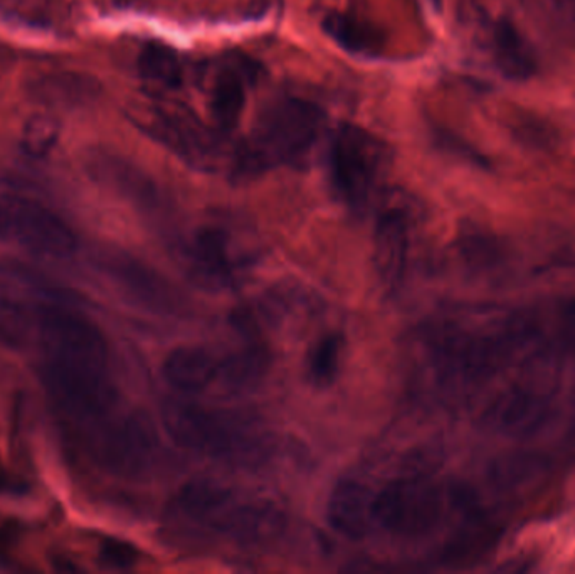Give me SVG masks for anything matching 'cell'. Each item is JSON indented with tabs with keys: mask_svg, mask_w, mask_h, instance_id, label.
Returning a JSON list of instances; mask_svg holds the SVG:
<instances>
[{
	"mask_svg": "<svg viewBox=\"0 0 575 574\" xmlns=\"http://www.w3.org/2000/svg\"><path fill=\"white\" fill-rule=\"evenodd\" d=\"M34 333L46 398L65 435L87 454L125 413L107 337L83 311L58 301L39 304Z\"/></svg>",
	"mask_w": 575,
	"mask_h": 574,
	"instance_id": "1",
	"label": "cell"
},
{
	"mask_svg": "<svg viewBox=\"0 0 575 574\" xmlns=\"http://www.w3.org/2000/svg\"><path fill=\"white\" fill-rule=\"evenodd\" d=\"M167 433L182 451L231 467L258 471L278 454L276 435L255 416L192 403H170L163 409Z\"/></svg>",
	"mask_w": 575,
	"mask_h": 574,
	"instance_id": "2",
	"label": "cell"
},
{
	"mask_svg": "<svg viewBox=\"0 0 575 574\" xmlns=\"http://www.w3.org/2000/svg\"><path fill=\"white\" fill-rule=\"evenodd\" d=\"M180 517L239 544L275 540L285 516L272 502L248 497L216 481H192L177 495Z\"/></svg>",
	"mask_w": 575,
	"mask_h": 574,
	"instance_id": "3",
	"label": "cell"
},
{
	"mask_svg": "<svg viewBox=\"0 0 575 574\" xmlns=\"http://www.w3.org/2000/svg\"><path fill=\"white\" fill-rule=\"evenodd\" d=\"M320 107L297 97L271 101L259 115L251 139L239 150L236 176L252 177L279 166L300 164L324 127Z\"/></svg>",
	"mask_w": 575,
	"mask_h": 574,
	"instance_id": "4",
	"label": "cell"
},
{
	"mask_svg": "<svg viewBox=\"0 0 575 574\" xmlns=\"http://www.w3.org/2000/svg\"><path fill=\"white\" fill-rule=\"evenodd\" d=\"M386 144L369 130L344 123L328 147V179L335 195L354 211L363 212L389 166Z\"/></svg>",
	"mask_w": 575,
	"mask_h": 574,
	"instance_id": "5",
	"label": "cell"
},
{
	"mask_svg": "<svg viewBox=\"0 0 575 574\" xmlns=\"http://www.w3.org/2000/svg\"><path fill=\"white\" fill-rule=\"evenodd\" d=\"M510 347L512 337L496 330L448 324L430 337L429 356L445 383L476 385L503 366Z\"/></svg>",
	"mask_w": 575,
	"mask_h": 574,
	"instance_id": "6",
	"label": "cell"
},
{
	"mask_svg": "<svg viewBox=\"0 0 575 574\" xmlns=\"http://www.w3.org/2000/svg\"><path fill=\"white\" fill-rule=\"evenodd\" d=\"M0 241L44 257L65 258L77 249L73 228L49 206L0 179Z\"/></svg>",
	"mask_w": 575,
	"mask_h": 574,
	"instance_id": "7",
	"label": "cell"
},
{
	"mask_svg": "<svg viewBox=\"0 0 575 574\" xmlns=\"http://www.w3.org/2000/svg\"><path fill=\"white\" fill-rule=\"evenodd\" d=\"M448 494L426 475H407L374 494V524L403 540H419L442 524Z\"/></svg>",
	"mask_w": 575,
	"mask_h": 574,
	"instance_id": "8",
	"label": "cell"
},
{
	"mask_svg": "<svg viewBox=\"0 0 575 574\" xmlns=\"http://www.w3.org/2000/svg\"><path fill=\"white\" fill-rule=\"evenodd\" d=\"M143 125L163 146L197 169L219 170L228 166L235 174L238 170L241 146L229 147V133L206 127L189 111L153 107Z\"/></svg>",
	"mask_w": 575,
	"mask_h": 574,
	"instance_id": "9",
	"label": "cell"
},
{
	"mask_svg": "<svg viewBox=\"0 0 575 574\" xmlns=\"http://www.w3.org/2000/svg\"><path fill=\"white\" fill-rule=\"evenodd\" d=\"M101 270L131 300L156 314L169 315L179 310V297L156 270L140 264L125 253H108Z\"/></svg>",
	"mask_w": 575,
	"mask_h": 574,
	"instance_id": "10",
	"label": "cell"
},
{
	"mask_svg": "<svg viewBox=\"0 0 575 574\" xmlns=\"http://www.w3.org/2000/svg\"><path fill=\"white\" fill-rule=\"evenodd\" d=\"M91 174L101 182L117 190L128 201L133 202L140 211L162 219L167 212V202L152 177L147 176L140 167L115 154L100 152L91 156Z\"/></svg>",
	"mask_w": 575,
	"mask_h": 574,
	"instance_id": "11",
	"label": "cell"
},
{
	"mask_svg": "<svg viewBox=\"0 0 575 574\" xmlns=\"http://www.w3.org/2000/svg\"><path fill=\"white\" fill-rule=\"evenodd\" d=\"M551 399L534 389L514 388L499 395L486 409L485 422L499 435L527 438L551 419Z\"/></svg>",
	"mask_w": 575,
	"mask_h": 574,
	"instance_id": "12",
	"label": "cell"
},
{
	"mask_svg": "<svg viewBox=\"0 0 575 574\" xmlns=\"http://www.w3.org/2000/svg\"><path fill=\"white\" fill-rule=\"evenodd\" d=\"M409 246V216L400 206H387L379 212L374 235V264L386 290H396L404 280Z\"/></svg>",
	"mask_w": 575,
	"mask_h": 574,
	"instance_id": "13",
	"label": "cell"
},
{
	"mask_svg": "<svg viewBox=\"0 0 575 574\" xmlns=\"http://www.w3.org/2000/svg\"><path fill=\"white\" fill-rule=\"evenodd\" d=\"M184 257L197 280L207 287L225 288L235 284L236 265L231 236L218 226H206L184 245Z\"/></svg>",
	"mask_w": 575,
	"mask_h": 574,
	"instance_id": "14",
	"label": "cell"
},
{
	"mask_svg": "<svg viewBox=\"0 0 575 574\" xmlns=\"http://www.w3.org/2000/svg\"><path fill=\"white\" fill-rule=\"evenodd\" d=\"M373 502L369 485L357 478H341L328 497V524L347 540H364L374 526Z\"/></svg>",
	"mask_w": 575,
	"mask_h": 574,
	"instance_id": "15",
	"label": "cell"
},
{
	"mask_svg": "<svg viewBox=\"0 0 575 574\" xmlns=\"http://www.w3.org/2000/svg\"><path fill=\"white\" fill-rule=\"evenodd\" d=\"M222 357L202 346H180L163 360L162 373L172 388L186 395L206 392L219 380Z\"/></svg>",
	"mask_w": 575,
	"mask_h": 574,
	"instance_id": "16",
	"label": "cell"
},
{
	"mask_svg": "<svg viewBox=\"0 0 575 574\" xmlns=\"http://www.w3.org/2000/svg\"><path fill=\"white\" fill-rule=\"evenodd\" d=\"M248 73L239 67L219 70L209 90V111L216 129L231 133L245 113Z\"/></svg>",
	"mask_w": 575,
	"mask_h": 574,
	"instance_id": "17",
	"label": "cell"
},
{
	"mask_svg": "<svg viewBox=\"0 0 575 574\" xmlns=\"http://www.w3.org/2000/svg\"><path fill=\"white\" fill-rule=\"evenodd\" d=\"M493 56L499 73L508 80L525 81L537 73L534 49L508 19H499L493 28Z\"/></svg>",
	"mask_w": 575,
	"mask_h": 574,
	"instance_id": "18",
	"label": "cell"
},
{
	"mask_svg": "<svg viewBox=\"0 0 575 574\" xmlns=\"http://www.w3.org/2000/svg\"><path fill=\"white\" fill-rule=\"evenodd\" d=\"M138 73L147 83L163 90H177L184 81V65L179 52L163 42H147L138 56Z\"/></svg>",
	"mask_w": 575,
	"mask_h": 574,
	"instance_id": "19",
	"label": "cell"
},
{
	"mask_svg": "<svg viewBox=\"0 0 575 574\" xmlns=\"http://www.w3.org/2000/svg\"><path fill=\"white\" fill-rule=\"evenodd\" d=\"M98 93L97 81L78 73L48 75L32 85L36 100L46 105H83L93 100Z\"/></svg>",
	"mask_w": 575,
	"mask_h": 574,
	"instance_id": "20",
	"label": "cell"
},
{
	"mask_svg": "<svg viewBox=\"0 0 575 574\" xmlns=\"http://www.w3.org/2000/svg\"><path fill=\"white\" fill-rule=\"evenodd\" d=\"M269 369V354L261 346H249L222 357L219 380L231 392H248Z\"/></svg>",
	"mask_w": 575,
	"mask_h": 574,
	"instance_id": "21",
	"label": "cell"
},
{
	"mask_svg": "<svg viewBox=\"0 0 575 574\" xmlns=\"http://www.w3.org/2000/svg\"><path fill=\"white\" fill-rule=\"evenodd\" d=\"M324 29L335 42L350 55L376 56L383 49V38L366 22L345 14H328Z\"/></svg>",
	"mask_w": 575,
	"mask_h": 574,
	"instance_id": "22",
	"label": "cell"
},
{
	"mask_svg": "<svg viewBox=\"0 0 575 574\" xmlns=\"http://www.w3.org/2000/svg\"><path fill=\"white\" fill-rule=\"evenodd\" d=\"M344 343L338 334L321 337L308 354V376L315 386H330L340 373Z\"/></svg>",
	"mask_w": 575,
	"mask_h": 574,
	"instance_id": "23",
	"label": "cell"
},
{
	"mask_svg": "<svg viewBox=\"0 0 575 574\" xmlns=\"http://www.w3.org/2000/svg\"><path fill=\"white\" fill-rule=\"evenodd\" d=\"M58 139V121L49 115H34L26 121L24 132H22V149L28 156L39 159V157L48 156L54 149Z\"/></svg>",
	"mask_w": 575,
	"mask_h": 574,
	"instance_id": "24",
	"label": "cell"
},
{
	"mask_svg": "<svg viewBox=\"0 0 575 574\" xmlns=\"http://www.w3.org/2000/svg\"><path fill=\"white\" fill-rule=\"evenodd\" d=\"M34 326L26 311L14 301L0 297V346H19Z\"/></svg>",
	"mask_w": 575,
	"mask_h": 574,
	"instance_id": "25",
	"label": "cell"
},
{
	"mask_svg": "<svg viewBox=\"0 0 575 574\" xmlns=\"http://www.w3.org/2000/svg\"><path fill=\"white\" fill-rule=\"evenodd\" d=\"M100 560L105 566L113 570H128L138 563V551L127 541L107 537L100 544Z\"/></svg>",
	"mask_w": 575,
	"mask_h": 574,
	"instance_id": "26",
	"label": "cell"
},
{
	"mask_svg": "<svg viewBox=\"0 0 575 574\" xmlns=\"http://www.w3.org/2000/svg\"><path fill=\"white\" fill-rule=\"evenodd\" d=\"M433 2H435V4H439V2H442V0H433Z\"/></svg>",
	"mask_w": 575,
	"mask_h": 574,
	"instance_id": "27",
	"label": "cell"
},
{
	"mask_svg": "<svg viewBox=\"0 0 575 574\" xmlns=\"http://www.w3.org/2000/svg\"><path fill=\"white\" fill-rule=\"evenodd\" d=\"M574 310H575V308H574Z\"/></svg>",
	"mask_w": 575,
	"mask_h": 574,
	"instance_id": "28",
	"label": "cell"
}]
</instances>
